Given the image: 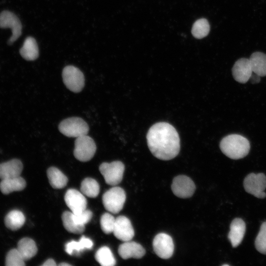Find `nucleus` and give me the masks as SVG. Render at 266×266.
I'll return each mask as SVG.
<instances>
[{"mask_svg":"<svg viewBox=\"0 0 266 266\" xmlns=\"http://www.w3.org/2000/svg\"><path fill=\"white\" fill-rule=\"evenodd\" d=\"M255 245L257 251L266 254V221L261 224L260 231L255 239Z\"/></svg>","mask_w":266,"mask_h":266,"instance_id":"c756f323","label":"nucleus"},{"mask_svg":"<svg viewBox=\"0 0 266 266\" xmlns=\"http://www.w3.org/2000/svg\"><path fill=\"white\" fill-rule=\"evenodd\" d=\"M251 81L253 83H258L260 81V76L258 75L255 73V75H253L252 74L251 77Z\"/></svg>","mask_w":266,"mask_h":266,"instance_id":"72a5a7b5","label":"nucleus"},{"mask_svg":"<svg viewBox=\"0 0 266 266\" xmlns=\"http://www.w3.org/2000/svg\"><path fill=\"white\" fill-rule=\"evenodd\" d=\"M57 265L52 259L47 260L41 266H56Z\"/></svg>","mask_w":266,"mask_h":266,"instance_id":"473e14b6","label":"nucleus"},{"mask_svg":"<svg viewBox=\"0 0 266 266\" xmlns=\"http://www.w3.org/2000/svg\"><path fill=\"white\" fill-rule=\"evenodd\" d=\"M26 186V181L20 176L2 179L0 182V191L5 195L23 190Z\"/></svg>","mask_w":266,"mask_h":266,"instance_id":"a211bd4d","label":"nucleus"},{"mask_svg":"<svg viewBox=\"0 0 266 266\" xmlns=\"http://www.w3.org/2000/svg\"><path fill=\"white\" fill-rule=\"evenodd\" d=\"M47 175L50 184L54 189L63 188L68 182L67 177L56 167H49L47 170Z\"/></svg>","mask_w":266,"mask_h":266,"instance_id":"4be33fe9","label":"nucleus"},{"mask_svg":"<svg viewBox=\"0 0 266 266\" xmlns=\"http://www.w3.org/2000/svg\"><path fill=\"white\" fill-rule=\"evenodd\" d=\"M220 148L223 153L232 159H239L248 154L250 145L244 136L233 134L224 137L221 141Z\"/></svg>","mask_w":266,"mask_h":266,"instance_id":"f03ea898","label":"nucleus"},{"mask_svg":"<svg viewBox=\"0 0 266 266\" xmlns=\"http://www.w3.org/2000/svg\"><path fill=\"white\" fill-rule=\"evenodd\" d=\"M253 73L249 59L241 58L234 63L232 68L234 79L240 83H245Z\"/></svg>","mask_w":266,"mask_h":266,"instance_id":"4468645a","label":"nucleus"},{"mask_svg":"<svg viewBox=\"0 0 266 266\" xmlns=\"http://www.w3.org/2000/svg\"><path fill=\"white\" fill-rule=\"evenodd\" d=\"M99 170L106 184L115 186L122 180L125 166L122 162L119 161L104 162L100 166Z\"/></svg>","mask_w":266,"mask_h":266,"instance_id":"423d86ee","label":"nucleus"},{"mask_svg":"<svg viewBox=\"0 0 266 266\" xmlns=\"http://www.w3.org/2000/svg\"><path fill=\"white\" fill-rule=\"evenodd\" d=\"M126 198L125 191L121 187L115 186L104 193L102 200L106 210L117 214L123 208Z\"/></svg>","mask_w":266,"mask_h":266,"instance_id":"20e7f679","label":"nucleus"},{"mask_svg":"<svg viewBox=\"0 0 266 266\" xmlns=\"http://www.w3.org/2000/svg\"><path fill=\"white\" fill-rule=\"evenodd\" d=\"M246 230V225L241 218L234 219L230 225L228 237L233 247L238 246L243 240Z\"/></svg>","mask_w":266,"mask_h":266,"instance_id":"dca6fc26","label":"nucleus"},{"mask_svg":"<svg viewBox=\"0 0 266 266\" xmlns=\"http://www.w3.org/2000/svg\"><path fill=\"white\" fill-rule=\"evenodd\" d=\"M113 233L117 238L124 242L131 240L134 235L130 220L125 216L115 218Z\"/></svg>","mask_w":266,"mask_h":266,"instance_id":"f8f14e48","label":"nucleus"},{"mask_svg":"<svg viewBox=\"0 0 266 266\" xmlns=\"http://www.w3.org/2000/svg\"><path fill=\"white\" fill-rule=\"evenodd\" d=\"M25 222V217L20 210H13L8 212L4 218L5 226L12 231L21 228Z\"/></svg>","mask_w":266,"mask_h":266,"instance_id":"b1692460","label":"nucleus"},{"mask_svg":"<svg viewBox=\"0 0 266 266\" xmlns=\"http://www.w3.org/2000/svg\"><path fill=\"white\" fill-rule=\"evenodd\" d=\"M93 242L91 239L83 235L79 241L71 240L65 245V250L70 255H78L86 249H91Z\"/></svg>","mask_w":266,"mask_h":266,"instance_id":"6ab92c4d","label":"nucleus"},{"mask_svg":"<svg viewBox=\"0 0 266 266\" xmlns=\"http://www.w3.org/2000/svg\"><path fill=\"white\" fill-rule=\"evenodd\" d=\"M118 253L125 260L131 258L140 259L145 255V250L140 244L130 240L120 245Z\"/></svg>","mask_w":266,"mask_h":266,"instance_id":"2eb2a0df","label":"nucleus"},{"mask_svg":"<svg viewBox=\"0 0 266 266\" xmlns=\"http://www.w3.org/2000/svg\"><path fill=\"white\" fill-rule=\"evenodd\" d=\"M96 261L102 266H113L116 264V260L110 250L107 246L99 248L95 254Z\"/></svg>","mask_w":266,"mask_h":266,"instance_id":"393cba45","label":"nucleus"},{"mask_svg":"<svg viewBox=\"0 0 266 266\" xmlns=\"http://www.w3.org/2000/svg\"><path fill=\"white\" fill-rule=\"evenodd\" d=\"M147 145L152 154L162 160L175 158L180 151V138L175 128L166 122H159L149 129Z\"/></svg>","mask_w":266,"mask_h":266,"instance_id":"f257e3e1","label":"nucleus"},{"mask_svg":"<svg viewBox=\"0 0 266 266\" xmlns=\"http://www.w3.org/2000/svg\"><path fill=\"white\" fill-rule=\"evenodd\" d=\"M80 190L83 195L90 198H96L100 192L98 182L92 178H86L81 182Z\"/></svg>","mask_w":266,"mask_h":266,"instance_id":"bb28decb","label":"nucleus"},{"mask_svg":"<svg viewBox=\"0 0 266 266\" xmlns=\"http://www.w3.org/2000/svg\"><path fill=\"white\" fill-rule=\"evenodd\" d=\"M196 189L193 181L184 175L175 177L171 184L173 193L177 197L185 199L193 196Z\"/></svg>","mask_w":266,"mask_h":266,"instance_id":"9b49d317","label":"nucleus"},{"mask_svg":"<svg viewBox=\"0 0 266 266\" xmlns=\"http://www.w3.org/2000/svg\"><path fill=\"white\" fill-rule=\"evenodd\" d=\"M115 222V218L108 213H103L100 219V227L103 232L106 234L113 233Z\"/></svg>","mask_w":266,"mask_h":266,"instance_id":"7c9ffc66","label":"nucleus"},{"mask_svg":"<svg viewBox=\"0 0 266 266\" xmlns=\"http://www.w3.org/2000/svg\"><path fill=\"white\" fill-rule=\"evenodd\" d=\"M17 249L25 261L34 257L37 251L35 242L29 237L21 239L18 242Z\"/></svg>","mask_w":266,"mask_h":266,"instance_id":"412c9836","label":"nucleus"},{"mask_svg":"<svg viewBox=\"0 0 266 266\" xmlns=\"http://www.w3.org/2000/svg\"><path fill=\"white\" fill-rule=\"evenodd\" d=\"M0 28L11 30L12 35L7 41L8 45L13 44L22 33V27L19 19L9 11H3L0 13Z\"/></svg>","mask_w":266,"mask_h":266,"instance_id":"1a4fd4ad","label":"nucleus"},{"mask_svg":"<svg viewBox=\"0 0 266 266\" xmlns=\"http://www.w3.org/2000/svg\"><path fill=\"white\" fill-rule=\"evenodd\" d=\"M59 266H71L69 264L66 263H62L59 264Z\"/></svg>","mask_w":266,"mask_h":266,"instance_id":"f704fd0d","label":"nucleus"},{"mask_svg":"<svg viewBox=\"0 0 266 266\" xmlns=\"http://www.w3.org/2000/svg\"><path fill=\"white\" fill-rule=\"evenodd\" d=\"M243 186L246 192L255 197L263 199L266 197V176L263 173H251L244 179Z\"/></svg>","mask_w":266,"mask_h":266,"instance_id":"6e6552de","label":"nucleus"},{"mask_svg":"<svg viewBox=\"0 0 266 266\" xmlns=\"http://www.w3.org/2000/svg\"><path fill=\"white\" fill-rule=\"evenodd\" d=\"M60 132L69 137L86 135L89 130L87 123L82 118L73 117L63 120L58 126Z\"/></svg>","mask_w":266,"mask_h":266,"instance_id":"7ed1b4c3","label":"nucleus"},{"mask_svg":"<svg viewBox=\"0 0 266 266\" xmlns=\"http://www.w3.org/2000/svg\"><path fill=\"white\" fill-rule=\"evenodd\" d=\"M20 53L27 61L36 60L39 55V50L35 39L31 36L28 37L20 50Z\"/></svg>","mask_w":266,"mask_h":266,"instance_id":"aec40b11","label":"nucleus"},{"mask_svg":"<svg viewBox=\"0 0 266 266\" xmlns=\"http://www.w3.org/2000/svg\"><path fill=\"white\" fill-rule=\"evenodd\" d=\"M92 216V211L87 209L78 214H75L72 213L73 220L76 224L80 225L85 226L91 220Z\"/></svg>","mask_w":266,"mask_h":266,"instance_id":"2f4dec72","label":"nucleus"},{"mask_svg":"<svg viewBox=\"0 0 266 266\" xmlns=\"http://www.w3.org/2000/svg\"><path fill=\"white\" fill-rule=\"evenodd\" d=\"M62 77L66 87L73 92H80L84 86L83 73L74 66H67L65 67L62 71Z\"/></svg>","mask_w":266,"mask_h":266,"instance_id":"0eeeda50","label":"nucleus"},{"mask_svg":"<svg viewBox=\"0 0 266 266\" xmlns=\"http://www.w3.org/2000/svg\"><path fill=\"white\" fill-rule=\"evenodd\" d=\"M96 149V145L93 139L87 134L83 135L76 137L73 154L78 160L87 162L94 157Z\"/></svg>","mask_w":266,"mask_h":266,"instance_id":"39448f33","label":"nucleus"},{"mask_svg":"<svg viewBox=\"0 0 266 266\" xmlns=\"http://www.w3.org/2000/svg\"><path fill=\"white\" fill-rule=\"evenodd\" d=\"M210 31V25L205 18L197 20L193 25L191 33L194 37L198 39L207 36Z\"/></svg>","mask_w":266,"mask_h":266,"instance_id":"cd10ccee","label":"nucleus"},{"mask_svg":"<svg viewBox=\"0 0 266 266\" xmlns=\"http://www.w3.org/2000/svg\"><path fill=\"white\" fill-rule=\"evenodd\" d=\"M249 60L253 72L260 77L266 76V54L260 52L253 53Z\"/></svg>","mask_w":266,"mask_h":266,"instance_id":"5701e85b","label":"nucleus"},{"mask_svg":"<svg viewBox=\"0 0 266 266\" xmlns=\"http://www.w3.org/2000/svg\"><path fill=\"white\" fill-rule=\"evenodd\" d=\"M153 248L156 254L160 258L167 259L174 252V243L172 237L165 233H159L154 238Z\"/></svg>","mask_w":266,"mask_h":266,"instance_id":"9d476101","label":"nucleus"},{"mask_svg":"<svg viewBox=\"0 0 266 266\" xmlns=\"http://www.w3.org/2000/svg\"><path fill=\"white\" fill-rule=\"evenodd\" d=\"M65 201L73 214H78L86 209V199L82 193L75 189H70L66 191Z\"/></svg>","mask_w":266,"mask_h":266,"instance_id":"ddd939ff","label":"nucleus"},{"mask_svg":"<svg viewBox=\"0 0 266 266\" xmlns=\"http://www.w3.org/2000/svg\"><path fill=\"white\" fill-rule=\"evenodd\" d=\"M25 261L18 249L14 248L7 253L5 265L6 266H24Z\"/></svg>","mask_w":266,"mask_h":266,"instance_id":"c85d7f7f","label":"nucleus"},{"mask_svg":"<svg viewBox=\"0 0 266 266\" xmlns=\"http://www.w3.org/2000/svg\"><path fill=\"white\" fill-rule=\"evenodd\" d=\"M23 167L22 162L18 159L0 164V178L2 180L19 176Z\"/></svg>","mask_w":266,"mask_h":266,"instance_id":"f3484780","label":"nucleus"},{"mask_svg":"<svg viewBox=\"0 0 266 266\" xmlns=\"http://www.w3.org/2000/svg\"><path fill=\"white\" fill-rule=\"evenodd\" d=\"M62 219L64 228L69 233L80 234L85 230V226L78 225L74 222L71 212L65 211L63 212Z\"/></svg>","mask_w":266,"mask_h":266,"instance_id":"a878e982","label":"nucleus"}]
</instances>
